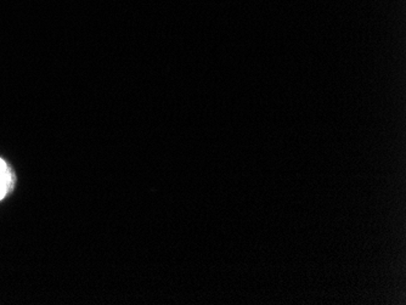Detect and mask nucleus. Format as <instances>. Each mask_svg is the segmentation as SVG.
Wrapping results in <instances>:
<instances>
[{
  "label": "nucleus",
  "instance_id": "f257e3e1",
  "mask_svg": "<svg viewBox=\"0 0 406 305\" xmlns=\"http://www.w3.org/2000/svg\"><path fill=\"white\" fill-rule=\"evenodd\" d=\"M11 174L9 167L6 162L0 158V199H4L6 195L10 191Z\"/></svg>",
  "mask_w": 406,
  "mask_h": 305
}]
</instances>
